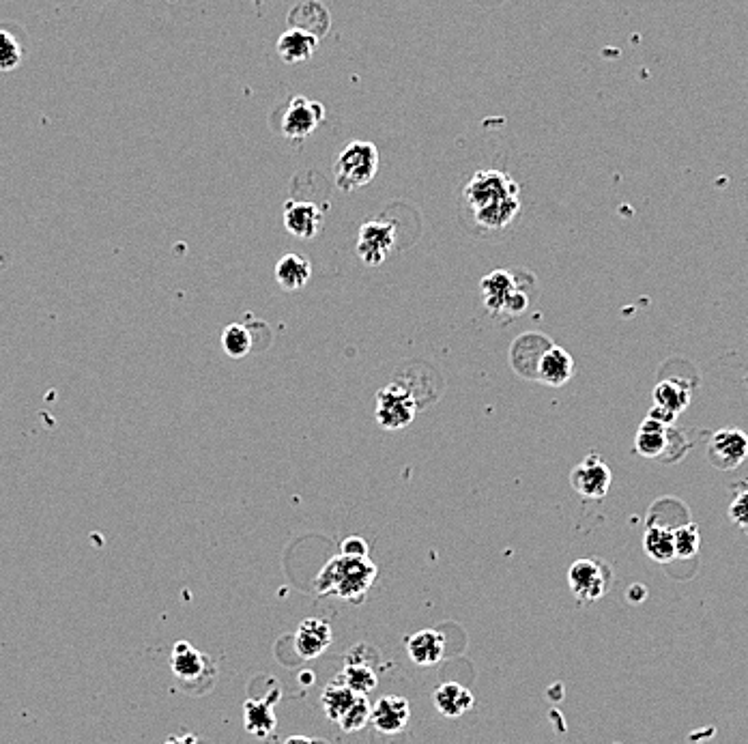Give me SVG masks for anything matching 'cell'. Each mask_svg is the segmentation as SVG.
Listing matches in <instances>:
<instances>
[{
  "label": "cell",
  "mask_w": 748,
  "mask_h": 744,
  "mask_svg": "<svg viewBox=\"0 0 748 744\" xmlns=\"http://www.w3.org/2000/svg\"><path fill=\"white\" fill-rule=\"evenodd\" d=\"M334 641L332 626H329L321 618H308L299 624L295 633V652L304 658V661H312V658L321 656Z\"/></svg>",
  "instance_id": "obj_16"
},
{
  "label": "cell",
  "mask_w": 748,
  "mask_h": 744,
  "mask_svg": "<svg viewBox=\"0 0 748 744\" xmlns=\"http://www.w3.org/2000/svg\"><path fill=\"white\" fill-rule=\"evenodd\" d=\"M553 342L544 334L527 332L516 338L510 347V366L516 375L523 379H538V366L542 355L546 353Z\"/></svg>",
  "instance_id": "obj_12"
},
{
  "label": "cell",
  "mask_w": 748,
  "mask_h": 744,
  "mask_svg": "<svg viewBox=\"0 0 748 744\" xmlns=\"http://www.w3.org/2000/svg\"><path fill=\"white\" fill-rule=\"evenodd\" d=\"M729 519L733 525L748 529V491L738 493L729 504Z\"/></svg>",
  "instance_id": "obj_32"
},
{
  "label": "cell",
  "mask_w": 748,
  "mask_h": 744,
  "mask_svg": "<svg viewBox=\"0 0 748 744\" xmlns=\"http://www.w3.org/2000/svg\"><path fill=\"white\" fill-rule=\"evenodd\" d=\"M574 375V360L572 355L557 345H551L542 355L540 366H538V379L544 385L551 388H561L566 385Z\"/></svg>",
  "instance_id": "obj_17"
},
{
  "label": "cell",
  "mask_w": 748,
  "mask_h": 744,
  "mask_svg": "<svg viewBox=\"0 0 748 744\" xmlns=\"http://www.w3.org/2000/svg\"><path fill=\"white\" fill-rule=\"evenodd\" d=\"M671 428L652 418H645L635 437V448L645 459H660L669 450Z\"/></svg>",
  "instance_id": "obj_20"
},
{
  "label": "cell",
  "mask_w": 748,
  "mask_h": 744,
  "mask_svg": "<svg viewBox=\"0 0 748 744\" xmlns=\"http://www.w3.org/2000/svg\"><path fill=\"white\" fill-rule=\"evenodd\" d=\"M286 22H289V28L308 33L319 41L329 33V28H332V16H329V9L321 0H301V3H297L291 9Z\"/></svg>",
  "instance_id": "obj_15"
},
{
  "label": "cell",
  "mask_w": 748,
  "mask_h": 744,
  "mask_svg": "<svg viewBox=\"0 0 748 744\" xmlns=\"http://www.w3.org/2000/svg\"><path fill=\"white\" fill-rule=\"evenodd\" d=\"M613 583V570L600 560H577L568 570V588L581 603H594L609 592Z\"/></svg>",
  "instance_id": "obj_7"
},
{
  "label": "cell",
  "mask_w": 748,
  "mask_h": 744,
  "mask_svg": "<svg viewBox=\"0 0 748 744\" xmlns=\"http://www.w3.org/2000/svg\"><path fill=\"white\" fill-rule=\"evenodd\" d=\"M463 207L471 222L486 233H501L521 213V190L508 173L478 170L463 188Z\"/></svg>",
  "instance_id": "obj_1"
},
{
  "label": "cell",
  "mask_w": 748,
  "mask_h": 744,
  "mask_svg": "<svg viewBox=\"0 0 748 744\" xmlns=\"http://www.w3.org/2000/svg\"><path fill=\"white\" fill-rule=\"evenodd\" d=\"M325 213L310 200H286L284 205V228L297 239L310 241L323 231Z\"/></svg>",
  "instance_id": "obj_13"
},
{
  "label": "cell",
  "mask_w": 748,
  "mask_h": 744,
  "mask_svg": "<svg viewBox=\"0 0 748 744\" xmlns=\"http://www.w3.org/2000/svg\"><path fill=\"white\" fill-rule=\"evenodd\" d=\"M407 654L415 665L433 667L445 656V637L439 631L424 628L407 639Z\"/></svg>",
  "instance_id": "obj_19"
},
{
  "label": "cell",
  "mask_w": 748,
  "mask_h": 744,
  "mask_svg": "<svg viewBox=\"0 0 748 744\" xmlns=\"http://www.w3.org/2000/svg\"><path fill=\"white\" fill-rule=\"evenodd\" d=\"M222 349L233 360H241L252 351V334L246 325L230 323L222 332Z\"/></svg>",
  "instance_id": "obj_28"
},
{
  "label": "cell",
  "mask_w": 748,
  "mask_h": 744,
  "mask_svg": "<svg viewBox=\"0 0 748 744\" xmlns=\"http://www.w3.org/2000/svg\"><path fill=\"white\" fill-rule=\"evenodd\" d=\"M433 701H435L437 712L445 719L463 717V714L469 712L473 704H476L473 693L467 689V686L458 684V682H443L435 691Z\"/></svg>",
  "instance_id": "obj_18"
},
{
  "label": "cell",
  "mask_w": 748,
  "mask_h": 744,
  "mask_svg": "<svg viewBox=\"0 0 748 744\" xmlns=\"http://www.w3.org/2000/svg\"><path fill=\"white\" fill-rule=\"evenodd\" d=\"M170 669L179 686L194 695L207 693L213 686L215 676H218V669H215L211 656L194 648L190 641L175 643L170 654Z\"/></svg>",
  "instance_id": "obj_5"
},
{
  "label": "cell",
  "mask_w": 748,
  "mask_h": 744,
  "mask_svg": "<svg viewBox=\"0 0 748 744\" xmlns=\"http://www.w3.org/2000/svg\"><path fill=\"white\" fill-rule=\"evenodd\" d=\"M411 719V706L405 697L385 695L377 699L370 708V723L379 729L381 734H398L407 727Z\"/></svg>",
  "instance_id": "obj_14"
},
{
  "label": "cell",
  "mask_w": 748,
  "mask_h": 744,
  "mask_svg": "<svg viewBox=\"0 0 748 744\" xmlns=\"http://www.w3.org/2000/svg\"><path fill=\"white\" fill-rule=\"evenodd\" d=\"M284 744H327V742L314 740V738H308V736H291V738H286Z\"/></svg>",
  "instance_id": "obj_37"
},
{
  "label": "cell",
  "mask_w": 748,
  "mask_h": 744,
  "mask_svg": "<svg viewBox=\"0 0 748 744\" xmlns=\"http://www.w3.org/2000/svg\"><path fill=\"white\" fill-rule=\"evenodd\" d=\"M336 680L342 682L344 686H349V689L357 695L372 693L374 689H377V682H379L374 669L362 661H349L347 665H344V669L340 671V676Z\"/></svg>",
  "instance_id": "obj_27"
},
{
  "label": "cell",
  "mask_w": 748,
  "mask_h": 744,
  "mask_svg": "<svg viewBox=\"0 0 748 744\" xmlns=\"http://www.w3.org/2000/svg\"><path fill=\"white\" fill-rule=\"evenodd\" d=\"M377 422L385 431H400L407 428L417 416V398L405 381H394L385 385L377 394Z\"/></svg>",
  "instance_id": "obj_6"
},
{
  "label": "cell",
  "mask_w": 748,
  "mask_h": 744,
  "mask_svg": "<svg viewBox=\"0 0 748 744\" xmlns=\"http://www.w3.org/2000/svg\"><path fill=\"white\" fill-rule=\"evenodd\" d=\"M673 542H675V557L682 560H690L695 557L701 549V532L695 523H684L673 529Z\"/></svg>",
  "instance_id": "obj_29"
},
{
  "label": "cell",
  "mask_w": 748,
  "mask_h": 744,
  "mask_svg": "<svg viewBox=\"0 0 748 744\" xmlns=\"http://www.w3.org/2000/svg\"><path fill=\"white\" fill-rule=\"evenodd\" d=\"M396 248V224L370 220L362 224L357 235V256L368 267H379Z\"/></svg>",
  "instance_id": "obj_9"
},
{
  "label": "cell",
  "mask_w": 748,
  "mask_h": 744,
  "mask_svg": "<svg viewBox=\"0 0 748 744\" xmlns=\"http://www.w3.org/2000/svg\"><path fill=\"white\" fill-rule=\"evenodd\" d=\"M325 106L304 95L291 97L280 114V134L291 142H304L325 121Z\"/></svg>",
  "instance_id": "obj_8"
},
{
  "label": "cell",
  "mask_w": 748,
  "mask_h": 744,
  "mask_svg": "<svg viewBox=\"0 0 748 744\" xmlns=\"http://www.w3.org/2000/svg\"><path fill=\"white\" fill-rule=\"evenodd\" d=\"M312 276V265L308 259L299 254H284L276 265V282L284 291L304 289Z\"/></svg>",
  "instance_id": "obj_23"
},
{
  "label": "cell",
  "mask_w": 748,
  "mask_h": 744,
  "mask_svg": "<svg viewBox=\"0 0 748 744\" xmlns=\"http://www.w3.org/2000/svg\"><path fill=\"white\" fill-rule=\"evenodd\" d=\"M480 295L484 308L495 319L519 317L529 308V297L512 271L495 269L480 282Z\"/></svg>",
  "instance_id": "obj_3"
},
{
  "label": "cell",
  "mask_w": 748,
  "mask_h": 744,
  "mask_svg": "<svg viewBox=\"0 0 748 744\" xmlns=\"http://www.w3.org/2000/svg\"><path fill=\"white\" fill-rule=\"evenodd\" d=\"M164 744H198V738L194 734H181V736H170Z\"/></svg>",
  "instance_id": "obj_36"
},
{
  "label": "cell",
  "mask_w": 748,
  "mask_h": 744,
  "mask_svg": "<svg viewBox=\"0 0 748 744\" xmlns=\"http://www.w3.org/2000/svg\"><path fill=\"white\" fill-rule=\"evenodd\" d=\"M316 48H319V39L308 33L295 31V28H289V31L282 33L276 46L280 59L289 65L308 61L310 56L316 52Z\"/></svg>",
  "instance_id": "obj_22"
},
{
  "label": "cell",
  "mask_w": 748,
  "mask_h": 744,
  "mask_svg": "<svg viewBox=\"0 0 748 744\" xmlns=\"http://www.w3.org/2000/svg\"><path fill=\"white\" fill-rule=\"evenodd\" d=\"M377 575L379 570L370 557L353 560V557L338 555L321 568L314 588L323 596H338L349 603H362Z\"/></svg>",
  "instance_id": "obj_2"
},
{
  "label": "cell",
  "mask_w": 748,
  "mask_h": 744,
  "mask_svg": "<svg viewBox=\"0 0 748 744\" xmlns=\"http://www.w3.org/2000/svg\"><path fill=\"white\" fill-rule=\"evenodd\" d=\"M357 693H353L349 686H344L342 682H332L329 686H325V691L321 695V706H323V712L325 717L329 721L338 723L344 714H347L351 710V706L357 701Z\"/></svg>",
  "instance_id": "obj_26"
},
{
  "label": "cell",
  "mask_w": 748,
  "mask_h": 744,
  "mask_svg": "<svg viewBox=\"0 0 748 744\" xmlns=\"http://www.w3.org/2000/svg\"><path fill=\"white\" fill-rule=\"evenodd\" d=\"M370 701L366 695H359L351 710L344 714V717L338 721V725L344 729V732H359L370 723Z\"/></svg>",
  "instance_id": "obj_30"
},
{
  "label": "cell",
  "mask_w": 748,
  "mask_h": 744,
  "mask_svg": "<svg viewBox=\"0 0 748 744\" xmlns=\"http://www.w3.org/2000/svg\"><path fill=\"white\" fill-rule=\"evenodd\" d=\"M613 482V474L609 465L604 463L598 454H589L572 469L570 484L574 493L583 499H602L607 497Z\"/></svg>",
  "instance_id": "obj_10"
},
{
  "label": "cell",
  "mask_w": 748,
  "mask_h": 744,
  "mask_svg": "<svg viewBox=\"0 0 748 744\" xmlns=\"http://www.w3.org/2000/svg\"><path fill=\"white\" fill-rule=\"evenodd\" d=\"M708 456L716 469H738L748 459V435L740 428H721L710 439Z\"/></svg>",
  "instance_id": "obj_11"
},
{
  "label": "cell",
  "mask_w": 748,
  "mask_h": 744,
  "mask_svg": "<svg viewBox=\"0 0 748 744\" xmlns=\"http://www.w3.org/2000/svg\"><path fill=\"white\" fill-rule=\"evenodd\" d=\"M654 405L665 407L675 416H680L690 405V388L684 379H665L654 388Z\"/></svg>",
  "instance_id": "obj_24"
},
{
  "label": "cell",
  "mask_w": 748,
  "mask_h": 744,
  "mask_svg": "<svg viewBox=\"0 0 748 744\" xmlns=\"http://www.w3.org/2000/svg\"><path fill=\"white\" fill-rule=\"evenodd\" d=\"M276 697H271L267 701L263 699H248L243 704V725H246L248 732L256 738H267L271 736L273 729H276L278 721L276 714H273V704H276Z\"/></svg>",
  "instance_id": "obj_21"
},
{
  "label": "cell",
  "mask_w": 748,
  "mask_h": 744,
  "mask_svg": "<svg viewBox=\"0 0 748 744\" xmlns=\"http://www.w3.org/2000/svg\"><path fill=\"white\" fill-rule=\"evenodd\" d=\"M626 596H628V603L639 605V603H643V600L647 598V588H645L643 583H632L630 588H628V592H626Z\"/></svg>",
  "instance_id": "obj_35"
},
{
  "label": "cell",
  "mask_w": 748,
  "mask_h": 744,
  "mask_svg": "<svg viewBox=\"0 0 748 744\" xmlns=\"http://www.w3.org/2000/svg\"><path fill=\"white\" fill-rule=\"evenodd\" d=\"M254 5H256V7H261V5H263V0H254Z\"/></svg>",
  "instance_id": "obj_38"
},
{
  "label": "cell",
  "mask_w": 748,
  "mask_h": 744,
  "mask_svg": "<svg viewBox=\"0 0 748 744\" xmlns=\"http://www.w3.org/2000/svg\"><path fill=\"white\" fill-rule=\"evenodd\" d=\"M379 149L368 140H353L334 162V181L340 190L355 192L377 177Z\"/></svg>",
  "instance_id": "obj_4"
},
{
  "label": "cell",
  "mask_w": 748,
  "mask_h": 744,
  "mask_svg": "<svg viewBox=\"0 0 748 744\" xmlns=\"http://www.w3.org/2000/svg\"><path fill=\"white\" fill-rule=\"evenodd\" d=\"M368 542L362 536H349L347 540H342L340 545V555L344 557H353V560H359V557H368Z\"/></svg>",
  "instance_id": "obj_33"
},
{
  "label": "cell",
  "mask_w": 748,
  "mask_h": 744,
  "mask_svg": "<svg viewBox=\"0 0 748 744\" xmlns=\"http://www.w3.org/2000/svg\"><path fill=\"white\" fill-rule=\"evenodd\" d=\"M22 63V46L16 35L0 31V71H13Z\"/></svg>",
  "instance_id": "obj_31"
},
{
  "label": "cell",
  "mask_w": 748,
  "mask_h": 744,
  "mask_svg": "<svg viewBox=\"0 0 748 744\" xmlns=\"http://www.w3.org/2000/svg\"><path fill=\"white\" fill-rule=\"evenodd\" d=\"M643 551L650 560L658 564H667L675 557L673 529L665 525H650L643 536Z\"/></svg>",
  "instance_id": "obj_25"
},
{
  "label": "cell",
  "mask_w": 748,
  "mask_h": 744,
  "mask_svg": "<svg viewBox=\"0 0 748 744\" xmlns=\"http://www.w3.org/2000/svg\"><path fill=\"white\" fill-rule=\"evenodd\" d=\"M647 418H652V420H656L660 424H665V426H671L675 420H678V416H675V413H671L665 407H658V405L652 407V411L647 413Z\"/></svg>",
  "instance_id": "obj_34"
}]
</instances>
